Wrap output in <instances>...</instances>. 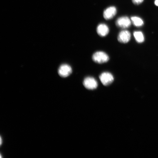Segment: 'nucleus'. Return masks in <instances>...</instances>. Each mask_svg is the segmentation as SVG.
Returning a JSON list of instances; mask_svg holds the SVG:
<instances>
[{"label":"nucleus","mask_w":158,"mask_h":158,"mask_svg":"<svg viewBox=\"0 0 158 158\" xmlns=\"http://www.w3.org/2000/svg\"><path fill=\"white\" fill-rule=\"evenodd\" d=\"M133 35L135 40L138 43H142L144 41V37L143 33L141 31H135Z\"/></svg>","instance_id":"9d476101"},{"label":"nucleus","mask_w":158,"mask_h":158,"mask_svg":"<svg viewBox=\"0 0 158 158\" xmlns=\"http://www.w3.org/2000/svg\"><path fill=\"white\" fill-rule=\"evenodd\" d=\"M143 1V0H132V2L134 4L138 5L140 4Z\"/></svg>","instance_id":"9b49d317"},{"label":"nucleus","mask_w":158,"mask_h":158,"mask_svg":"<svg viewBox=\"0 0 158 158\" xmlns=\"http://www.w3.org/2000/svg\"><path fill=\"white\" fill-rule=\"evenodd\" d=\"M92 59L95 62L102 64L107 62L109 60V57L105 52L102 51H98L93 55Z\"/></svg>","instance_id":"f257e3e1"},{"label":"nucleus","mask_w":158,"mask_h":158,"mask_svg":"<svg viewBox=\"0 0 158 158\" xmlns=\"http://www.w3.org/2000/svg\"><path fill=\"white\" fill-rule=\"evenodd\" d=\"M72 69L69 65L64 64L61 65L58 70L59 76L63 77H66L70 76L72 73Z\"/></svg>","instance_id":"423d86ee"},{"label":"nucleus","mask_w":158,"mask_h":158,"mask_svg":"<svg viewBox=\"0 0 158 158\" xmlns=\"http://www.w3.org/2000/svg\"><path fill=\"white\" fill-rule=\"evenodd\" d=\"M2 139H1V144H2Z\"/></svg>","instance_id":"ddd939ff"},{"label":"nucleus","mask_w":158,"mask_h":158,"mask_svg":"<svg viewBox=\"0 0 158 158\" xmlns=\"http://www.w3.org/2000/svg\"><path fill=\"white\" fill-rule=\"evenodd\" d=\"M131 19L132 23L135 27H140L143 25V20L139 17H132Z\"/></svg>","instance_id":"1a4fd4ad"},{"label":"nucleus","mask_w":158,"mask_h":158,"mask_svg":"<svg viewBox=\"0 0 158 158\" xmlns=\"http://www.w3.org/2000/svg\"><path fill=\"white\" fill-rule=\"evenodd\" d=\"M131 21L129 18L126 16L119 17L116 22V26L122 29L129 27L131 24Z\"/></svg>","instance_id":"f03ea898"},{"label":"nucleus","mask_w":158,"mask_h":158,"mask_svg":"<svg viewBox=\"0 0 158 158\" xmlns=\"http://www.w3.org/2000/svg\"><path fill=\"white\" fill-rule=\"evenodd\" d=\"M97 31L100 36L105 37L108 34L109 29L106 24L101 23L98 26L97 28Z\"/></svg>","instance_id":"6e6552de"},{"label":"nucleus","mask_w":158,"mask_h":158,"mask_svg":"<svg viewBox=\"0 0 158 158\" xmlns=\"http://www.w3.org/2000/svg\"><path fill=\"white\" fill-rule=\"evenodd\" d=\"M155 3L156 6H158V0H155Z\"/></svg>","instance_id":"f8f14e48"},{"label":"nucleus","mask_w":158,"mask_h":158,"mask_svg":"<svg viewBox=\"0 0 158 158\" xmlns=\"http://www.w3.org/2000/svg\"><path fill=\"white\" fill-rule=\"evenodd\" d=\"M99 78L102 84L106 86L111 84L114 80L113 75L107 72L102 73L100 75Z\"/></svg>","instance_id":"7ed1b4c3"},{"label":"nucleus","mask_w":158,"mask_h":158,"mask_svg":"<svg viewBox=\"0 0 158 158\" xmlns=\"http://www.w3.org/2000/svg\"><path fill=\"white\" fill-rule=\"evenodd\" d=\"M131 37V33L130 31L127 30H123L120 31L118 34V39L120 43L125 44L129 42Z\"/></svg>","instance_id":"39448f33"},{"label":"nucleus","mask_w":158,"mask_h":158,"mask_svg":"<svg viewBox=\"0 0 158 158\" xmlns=\"http://www.w3.org/2000/svg\"><path fill=\"white\" fill-rule=\"evenodd\" d=\"M83 84L85 88L89 90H94L98 87L97 81L92 77H87L84 79Z\"/></svg>","instance_id":"20e7f679"},{"label":"nucleus","mask_w":158,"mask_h":158,"mask_svg":"<svg viewBox=\"0 0 158 158\" xmlns=\"http://www.w3.org/2000/svg\"><path fill=\"white\" fill-rule=\"evenodd\" d=\"M117 13L116 8L114 6H110L107 8L104 11L103 16L106 20L112 19Z\"/></svg>","instance_id":"0eeeda50"}]
</instances>
